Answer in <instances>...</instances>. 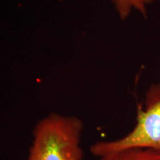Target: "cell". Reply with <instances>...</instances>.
Segmentation results:
<instances>
[{"label": "cell", "instance_id": "obj_1", "mask_svg": "<svg viewBox=\"0 0 160 160\" xmlns=\"http://www.w3.org/2000/svg\"><path fill=\"white\" fill-rule=\"evenodd\" d=\"M82 128L79 118L51 113L35 126L26 160H82Z\"/></svg>", "mask_w": 160, "mask_h": 160}, {"label": "cell", "instance_id": "obj_2", "mask_svg": "<svg viewBox=\"0 0 160 160\" xmlns=\"http://www.w3.org/2000/svg\"><path fill=\"white\" fill-rule=\"evenodd\" d=\"M131 148H148L160 151V83L147 92L145 107L138 108L137 124L125 137L115 140L99 141L90 148L97 157Z\"/></svg>", "mask_w": 160, "mask_h": 160}, {"label": "cell", "instance_id": "obj_3", "mask_svg": "<svg viewBox=\"0 0 160 160\" xmlns=\"http://www.w3.org/2000/svg\"><path fill=\"white\" fill-rule=\"evenodd\" d=\"M98 160H160V151L148 148H131L102 156Z\"/></svg>", "mask_w": 160, "mask_h": 160}, {"label": "cell", "instance_id": "obj_4", "mask_svg": "<svg viewBox=\"0 0 160 160\" xmlns=\"http://www.w3.org/2000/svg\"><path fill=\"white\" fill-rule=\"evenodd\" d=\"M122 19L128 17L132 10L135 9L143 16L146 15V5L143 0H111Z\"/></svg>", "mask_w": 160, "mask_h": 160}, {"label": "cell", "instance_id": "obj_5", "mask_svg": "<svg viewBox=\"0 0 160 160\" xmlns=\"http://www.w3.org/2000/svg\"><path fill=\"white\" fill-rule=\"evenodd\" d=\"M154 1H156V0H143V2H145V5H148V4L153 2Z\"/></svg>", "mask_w": 160, "mask_h": 160}]
</instances>
